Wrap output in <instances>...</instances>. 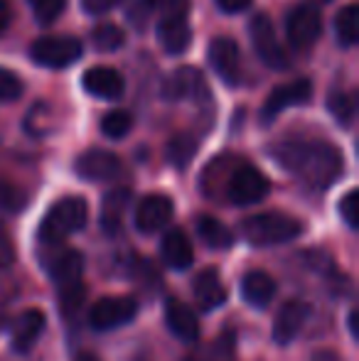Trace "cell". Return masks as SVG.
Segmentation results:
<instances>
[{
    "label": "cell",
    "mask_w": 359,
    "mask_h": 361,
    "mask_svg": "<svg viewBox=\"0 0 359 361\" xmlns=\"http://www.w3.org/2000/svg\"><path fill=\"white\" fill-rule=\"evenodd\" d=\"M271 155L283 170L312 190H325L342 175V155L327 140H281Z\"/></svg>",
    "instance_id": "cell-1"
},
{
    "label": "cell",
    "mask_w": 359,
    "mask_h": 361,
    "mask_svg": "<svg viewBox=\"0 0 359 361\" xmlns=\"http://www.w3.org/2000/svg\"><path fill=\"white\" fill-rule=\"evenodd\" d=\"M89 219V204L84 197H64L54 202L44 214L37 228V236L42 243H59L72 233L82 231Z\"/></svg>",
    "instance_id": "cell-2"
},
{
    "label": "cell",
    "mask_w": 359,
    "mask_h": 361,
    "mask_svg": "<svg viewBox=\"0 0 359 361\" xmlns=\"http://www.w3.org/2000/svg\"><path fill=\"white\" fill-rule=\"evenodd\" d=\"M241 233L251 246H278L303 233V221L283 212H264L241 221Z\"/></svg>",
    "instance_id": "cell-3"
},
{
    "label": "cell",
    "mask_w": 359,
    "mask_h": 361,
    "mask_svg": "<svg viewBox=\"0 0 359 361\" xmlns=\"http://www.w3.org/2000/svg\"><path fill=\"white\" fill-rule=\"evenodd\" d=\"M271 185L269 177L261 170H256L249 162H239V165L231 167L229 177H226V197H229L231 204L249 207L261 202L269 195Z\"/></svg>",
    "instance_id": "cell-4"
},
{
    "label": "cell",
    "mask_w": 359,
    "mask_h": 361,
    "mask_svg": "<svg viewBox=\"0 0 359 361\" xmlns=\"http://www.w3.org/2000/svg\"><path fill=\"white\" fill-rule=\"evenodd\" d=\"M30 57L35 64L47 69L72 67L82 57V42L77 37H39L30 47Z\"/></svg>",
    "instance_id": "cell-5"
},
{
    "label": "cell",
    "mask_w": 359,
    "mask_h": 361,
    "mask_svg": "<svg viewBox=\"0 0 359 361\" xmlns=\"http://www.w3.org/2000/svg\"><path fill=\"white\" fill-rule=\"evenodd\" d=\"M249 35H251V44H254L259 59L271 69H286L288 67V54L286 49L278 42L276 27H273L271 18L264 13L254 15L249 23Z\"/></svg>",
    "instance_id": "cell-6"
},
{
    "label": "cell",
    "mask_w": 359,
    "mask_h": 361,
    "mask_svg": "<svg viewBox=\"0 0 359 361\" xmlns=\"http://www.w3.org/2000/svg\"><path fill=\"white\" fill-rule=\"evenodd\" d=\"M135 314H138V302L133 298H101L91 307L89 322L99 332H109V329H118L128 324Z\"/></svg>",
    "instance_id": "cell-7"
},
{
    "label": "cell",
    "mask_w": 359,
    "mask_h": 361,
    "mask_svg": "<svg viewBox=\"0 0 359 361\" xmlns=\"http://www.w3.org/2000/svg\"><path fill=\"white\" fill-rule=\"evenodd\" d=\"M288 39L293 47L308 49L320 39L322 35V15L315 5H298L291 15H288Z\"/></svg>",
    "instance_id": "cell-8"
},
{
    "label": "cell",
    "mask_w": 359,
    "mask_h": 361,
    "mask_svg": "<svg viewBox=\"0 0 359 361\" xmlns=\"http://www.w3.org/2000/svg\"><path fill=\"white\" fill-rule=\"evenodd\" d=\"M163 96L168 101H202L209 96V86L200 69L180 67L165 79Z\"/></svg>",
    "instance_id": "cell-9"
},
{
    "label": "cell",
    "mask_w": 359,
    "mask_h": 361,
    "mask_svg": "<svg viewBox=\"0 0 359 361\" xmlns=\"http://www.w3.org/2000/svg\"><path fill=\"white\" fill-rule=\"evenodd\" d=\"M310 96H312V84L308 79H296V81H291V84L276 86L269 99H266L264 109H261V123H266V126L273 123L281 111H286L288 106L308 104Z\"/></svg>",
    "instance_id": "cell-10"
},
{
    "label": "cell",
    "mask_w": 359,
    "mask_h": 361,
    "mask_svg": "<svg viewBox=\"0 0 359 361\" xmlns=\"http://www.w3.org/2000/svg\"><path fill=\"white\" fill-rule=\"evenodd\" d=\"M74 172L89 182H109L121 175V160L109 150H87L77 157Z\"/></svg>",
    "instance_id": "cell-11"
},
{
    "label": "cell",
    "mask_w": 359,
    "mask_h": 361,
    "mask_svg": "<svg viewBox=\"0 0 359 361\" xmlns=\"http://www.w3.org/2000/svg\"><path fill=\"white\" fill-rule=\"evenodd\" d=\"M308 317H310V305L303 302V300H288L278 310L276 322H273V342L291 344L300 334V329L305 327Z\"/></svg>",
    "instance_id": "cell-12"
},
{
    "label": "cell",
    "mask_w": 359,
    "mask_h": 361,
    "mask_svg": "<svg viewBox=\"0 0 359 361\" xmlns=\"http://www.w3.org/2000/svg\"><path fill=\"white\" fill-rule=\"evenodd\" d=\"M47 327V319H44V312L37 307L25 310L15 317L13 327H10V342H13V349L18 354H25L37 344L39 334Z\"/></svg>",
    "instance_id": "cell-13"
},
{
    "label": "cell",
    "mask_w": 359,
    "mask_h": 361,
    "mask_svg": "<svg viewBox=\"0 0 359 361\" xmlns=\"http://www.w3.org/2000/svg\"><path fill=\"white\" fill-rule=\"evenodd\" d=\"M173 200L165 195H148L140 200L135 209V226L143 233H155L173 219Z\"/></svg>",
    "instance_id": "cell-14"
},
{
    "label": "cell",
    "mask_w": 359,
    "mask_h": 361,
    "mask_svg": "<svg viewBox=\"0 0 359 361\" xmlns=\"http://www.w3.org/2000/svg\"><path fill=\"white\" fill-rule=\"evenodd\" d=\"M209 64L219 79L226 84L236 86L239 84V44L231 37H217L209 42Z\"/></svg>",
    "instance_id": "cell-15"
},
{
    "label": "cell",
    "mask_w": 359,
    "mask_h": 361,
    "mask_svg": "<svg viewBox=\"0 0 359 361\" xmlns=\"http://www.w3.org/2000/svg\"><path fill=\"white\" fill-rule=\"evenodd\" d=\"M82 86L94 99H121L126 89V81L116 69L111 67H91L82 79Z\"/></svg>",
    "instance_id": "cell-16"
},
{
    "label": "cell",
    "mask_w": 359,
    "mask_h": 361,
    "mask_svg": "<svg viewBox=\"0 0 359 361\" xmlns=\"http://www.w3.org/2000/svg\"><path fill=\"white\" fill-rule=\"evenodd\" d=\"M192 293H195V300L205 312H212V310L221 307L226 302V288L219 278V271L217 268H205L200 276L192 283Z\"/></svg>",
    "instance_id": "cell-17"
},
{
    "label": "cell",
    "mask_w": 359,
    "mask_h": 361,
    "mask_svg": "<svg viewBox=\"0 0 359 361\" xmlns=\"http://www.w3.org/2000/svg\"><path fill=\"white\" fill-rule=\"evenodd\" d=\"M165 322H168L170 332L180 342H195L200 337V319L192 312L190 305H185L182 300H168V305H165Z\"/></svg>",
    "instance_id": "cell-18"
},
{
    "label": "cell",
    "mask_w": 359,
    "mask_h": 361,
    "mask_svg": "<svg viewBox=\"0 0 359 361\" xmlns=\"http://www.w3.org/2000/svg\"><path fill=\"white\" fill-rule=\"evenodd\" d=\"M160 258L168 268L173 271H185L195 261V251H192V243L187 238V233L182 228H173L163 236L160 241Z\"/></svg>",
    "instance_id": "cell-19"
},
{
    "label": "cell",
    "mask_w": 359,
    "mask_h": 361,
    "mask_svg": "<svg viewBox=\"0 0 359 361\" xmlns=\"http://www.w3.org/2000/svg\"><path fill=\"white\" fill-rule=\"evenodd\" d=\"M49 278L57 283V288H67L74 283H82L84 273V256L74 248H64L49 261Z\"/></svg>",
    "instance_id": "cell-20"
},
{
    "label": "cell",
    "mask_w": 359,
    "mask_h": 361,
    "mask_svg": "<svg viewBox=\"0 0 359 361\" xmlns=\"http://www.w3.org/2000/svg\"><path fill=\"white\" fill-rule=\"evenodd\" d=\"M158 42L168 54H182L192 42V30L187 18H163L158 25Z\"/></svg>",
    "instance_id": "cell-21"
},
{
    "label": "cell",
    "mask_w": 359,
    "mask_h": 361,
    "mask_svg": "<svg viewBox=\"0 0 359 361\" xmlns=\"http://www.w3.org/2000/svg\"><path fill=\"white\" fill-rule=\"evenodd\" d=\"M241 295L244 300L256 310H264L271 305V300L276 298V281L264 271H251L241 281Z\"/></svg>",
    "instance_id": "cell-22"
},
{
    "label": "cell",
    "mask_w": 359,
    "mask_h": 361,
    "mask_svg": "<svg viewBox=\"0 0 359 361\" xmlns=\"http://www.w3.org/2000/svg\"><path fill=\"white\" fill-rule=\"evenodd\" d=\"M128 202H130V190H111L109 195L104 197L101 202V228H104L109 236L121 231L123 226V214L128 209Z\"/></svg>",
    "instance_id": "cell-23"
},
{
    "label": "cell",
    "mask_w": 359,
    "mask_h": 361,
    "mask_svg": "<svg viewBox=\"0 0 359 361\" xmlns=\"http://www.w3.org/2000/svg\"><path fill=\"white\" fill-rule=\"evenodd\" d=\"M197 236L202 238L207 248L212 251H221V248H229L234 243L231 231L214 216H200L197 219Z\"/></svg>",
    "instance_id": "cell-24"
},
{
    "label": "cell",
    "mask_w": 359,
    "mask_h": 361,
    "mask_svg": "<svg viewBox=\"0 0 359 361\" xmlns=\"http://www.w3.org/2000/svg\"><path fill=\"white\" fill-rule=\"evenodd\" d=\"M197 155V138L190 133H178L170 138L168 147H165V157L173 167L178 170H185Z\"/></svg>",
    "instance_id": "cell-25"
},
{
    "label": "cell",
    "mask_w": 359,
    "mask_h": 361,
    "mask_svg": "<svg viewBox=\"0 0 359 361\" xmlns=\"http://www.w3.org/2000/svg\"><path fill=\"white\" fill-rule=\"evenodd\" d=\"M335 32H337V42L342 47H352L359 39V8L355 3L345 5V8L337 13L335 18Z\"/></svg>",
    "instance_id": "cell-26"
},
{
    "label": "cell",
    "mask_w": 359,
    "mask_h": 361,
    "mask_svg": "<svg viewBox=\"0 0 359 361\" xmlns=\"http://www.w3.org/2000/svg\"><path fill=\"white\" fill-rule=\"evenodd\" d=\"M130 128H133V116H130L128 111H121V109L109 111V114L104 116V121H101V133L111 140L126 138V135L130 133Z\"/></svg>",
    "instance_id": "cell-27"
},
{
    "label": "cell",
    "mask_w": 359,
    "mask_h": 361,
    "mask_svg": "<svg viewBox=\"0 0 359 361\" xmlns=\"http://www.w3.org/2000/svg\"><path fill=\"white\" fill-rule=\"evenodd\" d=\"M91 39H94L96 49L101 52H114V49L123 47L126 44V35L118 25L114 23H104V25H96L94 32H91Z\"/></svg>",
    "instance_id": "cell-28"
},
{
    "label": "cell",
    "mask_w": 359,
    "mask_h": 361,
    "mask_svg": "<svg viewBox=\"0 0 359 361\" xmlns=\"http://www.w3.org/2000/svg\"><path fill=\"white\" fill-rule=\"evenodd\" d=\"M327 111H330L332 118L340 126H350L352 118H355V101L345 91H332L327 96Z\"/></svg>",
    "instance_id": "cell-29"
},
{
    "label": "cell",
    "mask_w": 359,
    "mask_h": 361,
    "mask_svg": "<svg viewBox=\"0 0 359 361\" xmlns=\"http://www.w3.org/2000/svg\"><path fill=\"white\" fill-rule=\"evenodd\" d=\"M231 337H234L231 332L221 334L214 342V347H209L207 352L200 354H190L185 361H231L234 359V339Z\"/></svg>",
    "instance_id": "cell-30"
},
{
    "label": "cell",
    "mask_w": 359,
    "mask_h": 361,
    "mask_svg": "<svg viewBox=\"0 0 359 361\" xmlns=\"http://www.w3.org/2000/svg\"><path fill=\"white\" fill-rule=\"evenodd\" d=\"M148 15L160 13L163 18H185L190 10V0H140Z\"/></svg>",
    "instance_id": "cell-31"
},
{
    "label": "cell",
    "mask_w": 359,
    "mask_h": 361,
    "mask_svg": "<svg viewBox=\"0 0 359 361\" xmlns=\"http://www.w3.org/2000/svg\"><path fill=\"white\" fill-rule=\"evenodd\" d=\"M28 3L35 13V20H37L39 25L54 23V20L64 13V8H67V0H28Z\"/></svg>",
    "instance_id": "cell-32"
},
{
    "label": "cell",
    "mask_w": 359,
    "mask_h": 361,
    "mask_svg": "<svg viewBox=\"0 0 359 361\" xmlns=\"http://www.w3.org/2000/svg\"><path fill=\"white\" fill-rule=\"evenodd\" d=\"M84 298H87L84 283H74V286L59 288V310H62V314L72 317V314L84 305Z\"/></svg>",
    "instance_id": "cell-33"
},
{
    "label": "cell",
    "mask_w": 359,
    "mask_h": 361,
    "mask_svg": "<svg viewBox=\"0 0 359 361\" xmlns=\"http://www.w3.org/2000/svg\"><path fill=\"white\" fill-rule=\"evenodd\" d=\"M25 192L20 187H15L13 182L0 180V212L3 214H18L25 207Z\"/></svg>",
    "instance_id": "cell-34"
},
{
    "label": "cell",
    "mask_w": 359,
    "mask_h": 361,
    "mask_svg": "<svg viewBox=\"0 0 359 361\" xmlns=\"http://www.w3.org/2000/svg\"><path fill=\"white\" fill-rule=\"evenodd\" d=\"M20 96H23V81L18 79V74L0 67V104H5V101H18Z\"/></svg>",
    "instance_id": "cell-35"
},
{
    "label": "cell",
    "mask_w": 359,
    "mask_h": 361,
    "mask_svg": "<svg viewBox=\"0 0 359 361\" xmlns=\"http://www.w3.org/2000/svg\"><path fill=\"white\" fill-rule=\"evenodd\" d=\"M340 216L345 219V224L350 228L359 226V192L357 190H350L340 200Z\"/></svg>",
    "instance_id": "cell-36"
},
{
    "label": "cell",
    "mask_w": 359,
    "mask_h": 361,
    "mask_svg": "<svg viewBox=\"0 0 359 361\" xmlns=\"http://www.w3.org/2000/svg\"><path fill=\"white\" fill-rule=\"evenodd\" d=\"M121 3H123V0H82V10L89 15H104Z\"/></svg>",
    "instance_id": "cell-37"
},
{
    "label": "cell",
    "mask_w": 359,
    "mask_h": 361,
    "mask_svg": "<svg viewBox=\"0 0 359 361\" xmlns=\"http://www.w3.org/2000/svg\"><path fill=\"white\" fill-rule=\"evenodd\" d=\"M15 258V251H13V243L8 241V238L0 236V271H5V268L13 263Z\"/></svg>",
    "instance_id": "cell-38"
},
{
    "label": "cell",
    "mask_w": 359,
    "mask_h": 361,
    "mask_svg": "<svg viewBox=\"0 0 359 361\" xmlns=\"http://www.w3.org/2000/svg\"><path fill=\"white\" fill-rule=\"evenodd\" d=\"M217 5H219L224 13L234 15V13H241V10H246L251 5V0H217Z\"/></svg>",
    "instance_id": "cell-39"
},
{
    "label": "cell",
    "mask_w": 359,
    "mask_h": 361,
    "mask_svg": "<svg viewBox=\"0 0 359 361\" xmlns=\"http://www.w3.org/2000/svg\"><path fill=\"white\" fill-rule=\"evenodd\" d=\"M10 25V5L8 0H0V32Z\"/></svg>",
    "instance_id": "cell-40"
},
{
    "label": "cell",
    "mask_w": 359,
    "mask_h": 361,
    "mask_svg": "<svg viewBox=\"0 0 359 361\" xmlns=\"http://www.w3.org/2000/svg\"><path fill=\"white\" fill-rule=\"evenodd\" d=\"M350 332H352V337L359 339V329H357V312L352 310L350 312Z\"/></svg>",
    "instance_id": "cell-41"
},
{
    "label": "cell",
    "mask_w": 359,
    "mask_h": 361,
    "mask_svg": "<svg viewBox=\"0 0 359 361\" xmlns=\"http://www.w3.org/2000/svg\"><path fill=\"white\" fill-rule=\"evenodd\" d=\"M77 361H99V359H94L91 354H84V357H79Z\"/></svg>",
    "instance_id": "cell-42"
},
{
    "label": "cell",
    "mask_w": 359,
    "mask_h": 361,
    "mask_svg": "<svg viewBox=\"0 0 359 361\" xmlns=\"http://www.w3.org/2000/svg\"><path fill=\"white\" fill-rule=\"evenodd\" d=\"M320 3H330V0H320Z\"/></svg>",
    "instance_id": "cell-43"
}]
</instances>
